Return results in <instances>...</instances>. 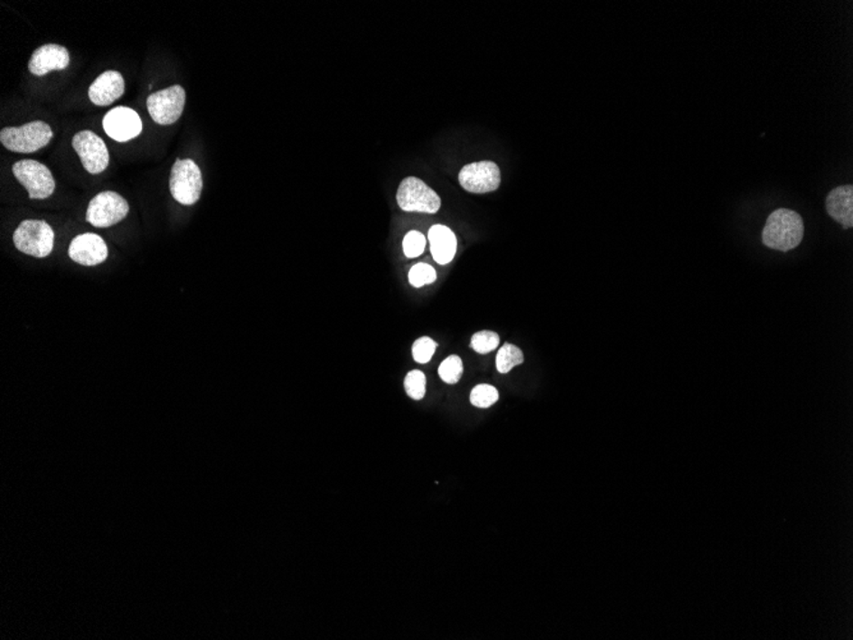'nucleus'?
Segmentation results:
<instances>
[{"label":"nucleus","mask_w":853,"mask_h":640,"mask_svg":"<svg viewBox=\"0 0 853 640\" xmlns=\"http://www.w3.org/2000/svg\"><path fill=\"white\" fill-rule=\"evenodd\" d=\"M805 227L800 213L778 209L769 215L763 229V243L769 249L788 252L802 242Z\"/></svg>","instance_id":"nucleus-1"},{"label":"nucleus","mask_w":853,"mask_h":640,"mask_svg":"<svg viewBox=\"0 0 853 640\" xmlns=\"http://www.w3.org/2000/svg\"><path fill=\"white\" fill-rule=\"evenodd\" d=\"M51 126L42 120L27 123L21 127H9L0 132V142L9 151L20 154H31L45 147L52 141Z\"/></svg>","instance_id":"nucleus-2"},{"label":"nucleus","mask_w":853,"mask_h":640,"mask_svg":"<svg viewBox=\"0 0 853 640\" xmlns=\"http://www.w3.org/2000/svg\"><path fill=\"white\" fill-rule=\"evenodd\" d=\"M203 181L199 165L192 159H178L170 173L169 190L173 199L184 206L200 200Z\"/></svg>","instance_id":"nucleus-3"},{"label":"nucleus","mask_w":853,"mask_h":640,"mask_svg":"<svg viewBox=\"0 0 853 640\" xmlns=\"http://www.w3.org/2000/svg\"><path fill=\"white\" fill-rule=\"evenodd\" d=\"M15 249L33 258H48L54 249V231L44 221H24L14 234Z\"/></svg>","instance_id":"nucleus-4"},{"label":"nucleus","mask_w":853,"mask_h":640,"mask_svg":"<svg viewBox=\"0 0 853 640\" xmlns=\"http://www.w3.org/2000/svg\"><path fill=\"white\" fill-rule=\"evenodd\" d=\"M126 199L113 191H105L91 200L86 212V221L95 228H110L128 215Z\"/></svg>","instance_id":"nucleus-5"},{"label":"nucleus","mask_w":853,"mask_h":640,"mask_svg":"<svg viewBox=\"0 0 853 640\" xmlns=\"http://www.w3.org/2000/svg\"><path fill=\"white\" fill-rule=\"evenodd\" d=\"M397 200L400 209L408 212L436 213L441 207L440 196L416 177L405 178L401 182Z\"/></svg>","instance_id":"nucleus-6"},{"label":"nucleus","mask_w":853,"mask_h":640,"mask_svg":"<svg viewBox=\"0 0 853 640\" xmlns=\"http://www.w3.org/2000/svg\"><path fill=\"white\" fill-rule=\"evenodd\" d=\"M15 179L29 192L31 200L49 199L55 191V181L49 168L36 160H21L14 164Z\"/></svg>","instance_id":"nucleus-7"},{"label":"nucleus","mask_w":853,"mask_h":640,"mask_svg":"<svg viewBox=\"0 0 853 640\" xmlns=\"http://www.w3.org/2000/svg\"><path fill=\"white\" fill-rule=\"evenodd\" d=\"M184 105L185 91L179 85L155 92L147 99L148 113L160 126L174 125L181 118Z\"/></svg>","instance_id":"nucleus-8"},{"label":"nucleus","mask_w":853,"mask_h":640,"mask_svg":"<svg viewBox=\"0 0 853 640\" xmlns=\"http://www.w3.org/2000/svg\"><path fill=\"white\" fill-rule=\"evenodd\" d=\"M72 146L79 154L83 168L89 174H100L108 168L110 162L109 151L103 138L91 131L77 133L72 140Z\"/></svg>","instance_id":"nucleus-9"},{"label":"nucleus","mask_w":853,"mask_h":640,"mask_svg":"<svg viewBox=\"0 0 853 640\" xmlns=\"http://www.w3.org/2000/svg\"><path fill=\"white\" fill-rule=\"evenodd\" d=\"M459 182L464 190L472 193H488L500 187V168L493 162L469 164L460 172Z\"/></svg>","instance_id":"nucleus-10"},{"label":"nucleus","mask_w":853,"mask_h":640,"mask_svg":"<svg viewBox=\"0 0 853 640\" xmlns=\"http://www.w3.org/2000/svg\"><path fill=\"white\" fill-rule=\"evenodd\" d=\"M103 127L104 131L114 141L127 142L141 135L142 120L137 111L131 108L118 107L105 116Z\"/></svg>","instance_id":"nucleus-11"},{"label":"nucleus","mask_w":853,"mask_h":640,"mask_svg":"<svg viewBox=\"0 0 853 640\" xmlns=\"http://www.w3.org/2000/svg\"><path fill=\"white\" fill-rule=\"evenodd\" d=\"M68 255L82 266L100 265L108 259V246L98 234L85 233L74 238Z\"/></svg>","instance_id":"nucleus-12"},{"label":"nucleus","mask_w":853,"mask_h":640,"mask_svg":"<svg viewBox=\"0 0 853 640\" xmlns=\"http://www.w3.org/2000/svg\"><path fill=\"white\" fill-rule=\"evenodd\" d=\"M70 63V52L64 46L46 44L33 52L29 61V71L33 76L42 77L52 71L66 70Z\"/></svg>","instance_id":"nucleus-13"},{"label":"nucleus","mask_w":853,"mask_h":640,"mask_svg":"<svg viewBox=\"0 0 853 640\" xmlns=\"http://www.w3.org/2000/svg\"><path fill=\"white\" fill-rule=\"evenodd\" d=\"M126 91L125 79L117 71H108L89 86V98L98 107H109L122 98Z\"/></svg>","instance_id":"nucleus-14"},{"label":"nucleus","mask_w":853,"mask_h":640,"mask_svg":"<svg viewBox=\"0 0 853 640\" xmlns=\"http://www.w3.org/2000/svg\"><path fill=\"white\" fill-rule=\"evenodd\" d=\"M825 207L830 218L840 222L843 227H853V187L840 185L828 194Z\"/></svg>","instance_id":"nucleus-15"},{"label":"nucleus","mask_w":853,"mask_h":640,"mask_svg":"<svg viewBox=\"0 0 853 640\" xmlns=\"http://www.w3.org/2000/svg\"><path fill=\"white\" fill-rule=\"evenodd\" d=\"M431 252L437 264L447 265L455 258L457 240L455 234L445 225H434L428 231Z\"/></svg>","instance_id":"nucleus-16"},{"label":"nucleus","mask_w":853,"mask_h":640,"mask_svg":"<svg viewBox=\"0 0 853 640\" xmlns=\"http://www.w3.org/2000/svg\"><path fill=\"white\" fill-rule=\"evenodd\" d=\"M524 362V354L518 346L505 344L500 349L496 357V367L500 373H509L512 368L520 366Z\"/></svg>","instance_id":"nucleus-17"},{"label":"nucleus","mask_w":853,"mask_h":640,"mask_svg":"<svg viewBox=\"0 0 853 640\" xmlns=\"http://www.w3.org/2000/svg\"><path fill=\"white\" fill-rule=\"evenodd\" d=\"M500 399L499 391L493 386L482 383L475 386L471 392V403L477 408H490Z\"/></svg>","instance_id":"nucleus-18"},{"label":"nucleus","mask_w":853,"mask_h":640,"mask_svg":"<svg viewBox=\"0 0 853 640\" xmlns=\"http://www.w3.org/2000/svg\"><path fill=\"white\" fill-rule=\"evenodd\" d=\"M438 375H440L442 381L450 383V385L459 382L463 376L462 358L457 357V355H450L449 358L442 362L440 368H438Z\"/></svg>","instance_id":"nucleus-19"},{"label":"nucleus","mask_w":853,"mask_h":640,"mask_svg":"<svg viewBox=\"0 0 853 640\" xmlns=\"http://www.w3.org/2000/svg\"><path fill=\"white\" fill-rule=\"evenodd\" d=\"M426 376L422 371H410L407 377H405V391H407V394L414 399V400H422L426 395Z\"/></svg>","instance_id":"nucleus-20"},{"label":"nucleus","mask_w":853,"mask_h":640,"mask_svg":"<svg viewBox=\"0 0 853 640\" xmlns=\"http://www.w3.org/2000/svg\"><path fill=\"white\" fill-rule=\"evenodd\" d=\"M499 334L493 332H479L472 338L471 346L479 354H488L499 348Z\"/></svg>","instance_id":"nucleus-21"},{"label":"nucleus","mask_w":853,"mask_h":640,"mask_svg":"<svg viewBox=\"0 0 853 640\" xmlns=\"http://www.w3.org/2000/svg\"><path fill=\"white\" fill-rule=\"evenodd\" d=\"M436 279H437V274H436L435 268L428 264H417L409 271V283L416 287L428 286V284L435 283Z\"/></svg>","instance_id":"nucleus-22"},{"label":"nucleus","mask_w":853,"mask_h":640,"mask_svg":"<svg viewBox=\"0 0 853 640\" xmlns=\"http://www.w3.org/2000/svg\"><path fill=\"white\" fill-rule=\"evenodd\" d=\"M426 237L419 231H412L404 238L403 249L407 258L416 259L422 255L426 249Z\"/></svg>","instance_id":"nucleus-23"},{"label":"nucleus","mask_w":853,"mask_h":640,"mask_svg":"<svg viewBox=\"0 0 853 640\" xmlns=\"http://www.w3.org/2000/svg\"><path fill=\"white\" fill-rule=\"evenodd\" d=\"M436 348H437V344L431 338L425 336V338L416 340L413 344V358L418 363H428L434 357Z\"/></svg>","instance_id":"nucleus-24"}]
</instances>
